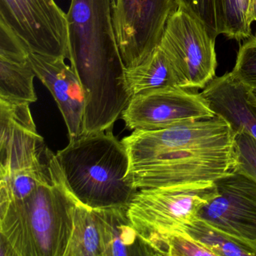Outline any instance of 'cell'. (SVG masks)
Masks as SVG:
<instances>
[{
    "label": "cell",
    "mask_w": 256,
    "mask_h": 256,
    "mask_svg": "<svg viewBox=\"0 0 256 256\" xmlns=\"http://www.w3.org/2000/svg\"><path fill=\"white\" fill-rule=\"evenodd\" d=\"M235 133L222 116L152 131L134 130L122 138L128 174L137 190L215 181L233 170Z\"/></svg>",
    "instance_id": "1"
},
{
    "label": "cell",
    "mask_w": 256,
    "mask_h": 256,
    "mask_svg": "<svg viewBox=\"0 0 256 256\" xmlns=\"http://www.w3.org/2000/svg\"><path fill=\"white\" fill-rule=\"evenodd\" d=\"M114 0H71L67 59L86 95L83 134L113 128L132 96L113 20Z\"/></svg>",
    "instance_id": "2"
},
{
    "label": "cell",
    "mask_w": 256,
    "mask_h": 256,
    "mask_svg": "<svg viewBox=\"0 0 256 256\" xmlns=\"http://www.w3.org/2000/svg\"><path fill=\"white\" fill-rule=\"evenodd\" d=\"M78 200L55 160L48 179L23 199L0 203V256H64Z\"/></svg>",
    "instance_id": "3"
},
{
    "label": "cell",
    "mask_w": 256,
    "mask_h": 256,
    "mask_svg": "<svg viewBox=\"0 0 256 256\" xmlns=\"http://www.w3.org/2000/svg\"><path fill=\"white\" fill-rule=\"evenodd\" d=\"M112 128L82 134L56 154L70 192L91 209L128 206L138 191L128 151Z\"/></svg>",
    "instance_id": "4"
},
{
    "label": "cell",
    "mask_w": 256,
    "mask_h": 256,
    "mask_svg": "<svg viewBox=\"0 0 256 256\" xmlns=\"http://www.w3.org/2000/svg\"><path fill=\"white\" fill-rule=\"evenodd\" d=\"M217 193L214 181L139 188L128 205V214L144 238L151 233L178 232L196 220Z\"/></svg>",
    "instance_id": "5"
},
{
    "label": "cell",
    "mask_w": 256,
    "mask_h": 256,
    "mask_svg": "<svg viewBox=\"0 0 256 256\" xmlns=\"http://www.w3.org/2000/svg\"><path fill=\"white\" fill-rule=\"evenodd\" d=\"M215 40L180 8L169 18L158 46L172 60L184 89H204L216 77Z\"/></svg>",
    "instance_id": "6"
},
{
    "label": "cell",
    "mask_w": 256,
    "mask_h": 256,
    "mask_svg": "<svg viewBox=\"0 0 256 256\" xmlns=\"http://www.w3.org/2000/svg\"><path fill=\"white\" fill-rule=\"evenodd\" d=\"M176 10L174 0H114V26L126 68L138 66L152 56Z\"/></svg>",
    "instance_id": "7"
},
{
    "label": "cell",
    "mask_w": 256,
    "mask_h": 256,
    "mask_svg": "<svg viewBox=\"0 0 256 256\" xmlns=\"http://www.w3.org/2000/svg\"><path fill=\"white\" fill-rule=\"evenodd\" d=\"M214 182L217 196L197 218L256 250V179L232 170Z\"/></svg>",
    "instance_id": "8"
},
{
    "label": "cell",
    "mask_w": 256,
    "mask_h": 256,
    "mask_svg": "<svg viewBox=\"0 0 256 256\" xmlns=\"http://www.w3.org/2000/svg\"><path fill=\"white\" fill-rule=\"evenodd\" d=\"M0 20L32 53L67 59L66 13L54 0H0Z\"/></svg>",
    "instance_id": "9"
},
{
    "label": "cell",
    "mask_w": 256,
    "mask_h": 256,
    "mask_svg": "<svg viewBox=\"0 0 256 256\" xmlns=\"http://www.w3.org/2000/svg\"><path fill=\"white\" fill-rule=\"evenodd\" d=\"M184 88L158 90L134 96L122 112L130 130H163L216 116L202 94Z\"/></svg>",
    "instance_id": "10"
},
{
    "label": "cell",
    "mask_w": 256,
    "mask_h": 256,
    "mask_svg": "<svg viewBox=\"0 0 256 256\" xmlns=\"http://www.w3.org/2000/svg\"><path fill=\"white\" fill-rule=\"evenodd\" d=\"M30 104L0 100V180L38 168L47 156Z\"/></svg>",
    "instance_id": "11"
},
{
    "label": "cell",
    "mask_w": 256,
    "mask_h": 256,
    "mask_svg": "<svg viewBox=\"0 0 256 256\" xmlns=\"http://www.w3.org/2000/svg\"><path fill=\"white\" fill-rule=\"evenodd\" d=\"M31 62L36 77L53 96L64 116L70 140L84 133L86 95L82 82L64 56L32 53Z\"/></svg>",
    "instance_id": "12"
},
{
    "label": "cell",
    "mask_w": 256,
    "mask_h": 256,
    "mask_svg": "<svg viewBox=\"0 0 256 256\" xmlns=\"http://www.w3.org/2000/svg\"><path fill=\"white\" fill-rule=\"evenodd\" d=\"M30 53L24 42L0 20V100L29 104L37 101Z\"/></svg>",
    "instance_id": "13"
},
{
    "label": "cell",
    "mask_w": 256,
    "mask_h": 256,
    "mask_svg": "<svg viewBox=\"0 0 256 256\" xmlns=\"http://www.w3.org/2000/svg\"><path fill=\"white\" fill-rule=\"evenodd\" d=\"M200 94L234 132L242 130L256 139V96L252 88L229 72L214 78Z\"/></svg>",
    "instance_id": "14"
},
{
    "label": "cell",
    "mask_w": 256,
    "mask_h": 256,
    "mask_svg": "<svg viewBox=\"0 0 256 256\" xmlns=\"http://www.w3.org/2000/svg\"><path fill=\"white\" fill-rule=\"evenodd\" d=\"M128 206L96 210L102 238V256H157L130 218Z\"/></svg>",
    "instance_id": "15"
},
{
    "label": "cell",
    "mask_w": 256,
    "mask_h": 256,
    "mask_svg": "<svg viewBox=\"0 0 256 256\" xmlns=\"http://www.w3.org/2000/svg\"><path fill=\"white\" fill-rule=\"evenodd\" d=\"M125 77L127 90L132 98L158 90L184 88L172 60L160 46L142 65L126 68Z\"/></svg>",
    "instance_id": "16"
},
{
    "label": "cell",
    "mask_w": 256,
    "mask_h": 256,
    "mask_svg": "<svg viewBox=\"0 0 256 256\" xmlns=\"http://www.w3.org/2000/svg\"><path fill=\"white\" fill-rule=\"evenodd\" d=\"M102 253L101 224L96 211L77 202L64 256H102Z\"/></svg>",
    "instance_id": "17"
},
{
    "label": "cell",
    "mask_w": 256,
    "mask_h": 256,
    "mask_svg": "<svg viewBox=\"0 0 256 256\" xmlns=\"http://www.w3.org/2000/svg\"><path fill=\"white\" fill-rule=\"evenodd\" d=\"M174 232L185 234L215 256H256V250L224 234L200 218Z\"/></svg>",
    "instance_id": "18"
},
{
    "label": "cell",
    "mask_w": 256,
    "mask_h": 256,
    "mask_svg": "<svg viewBox=\"0 0 256 256\" xmlns=\"http://www.w3.org/2000/svg\"><path fill=\"white\" fill-rule=\"evenodd\" d=\"M221 34L232 40L251 36V26L256 22V0H217Z\"/></svg>",
    "instance_id": "19"
},
{
    "label": "cell",
    "mask_w": 256,
    "mask_h": 256,
    "mask_svg": "<svg viewBox=\"0 0 256 256\" xmlns=\"http://www.w3.org/2000/svg\"><path fill=\"white\" fill-rule=\"evenodd\" d=\"M157 256H215L212 252L181 232L151 233L145 236Z\"/></svg>",
    "instance_id": "20"
},
{
    "label": "cell",
    "mask_w": 256,
    "mask_h": 256,
    "mask_svg": "<svg viewBox=\"0 0 256 256\" xmlns=\"http://www.w3.org/2000/svg\"><path fill=\"white\" fill-rule=\"evenodd\" d=\"M174 2L178 8L200 22L214 40L221 34L217 0H174Z\"/></svg>",
    "instance_id": "21"
},
{
    "label": "cell",
    "mask_w": 256,
    "mask_h": 256,
    "mask_svg": "<svg viewBox=\"0 0 256 256\" xmlns=\"http://www.w3.org/2000/svg\"><path fill=\"white\" fill-rule=\"evenodd\" d=\"M235 164L233 170L256 179V139L242 130L234 131Z\"/></svg>",
    "instance_id": "22"
},
{
    "label": "cell",
    "mask_w": 256,
    "mask_h": 256,
    "mask_svg": "<svg viewBox=\"0 0 256 256\" xmlns=\"http://www.w3.org/2000/svg\"><path fill=\"white\" fill-rule=\"evenodd\" d=\"M232 76L242 83L256 89V38L242 44L238 52Z\"/></svg>",
    "instance_id": "23"
},
{
    "label": "cell",
    "mask_w": 256,
    "mask_h": 256,
    "mask_svg": "<svg viewBox=\"0 0 256 256\" xmlns=\"http://www.w3.org/2000/svg\"><path fill=\"white\" fill-rule=\"evenodd\" d=\"M253 91H254V95L256 96V89H253Z\"/></svg>",
    "instance_id": "24"
}]
</instances>
